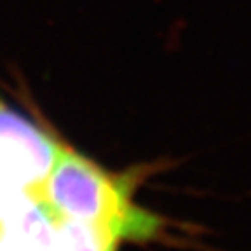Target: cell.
<instances>
[{
  "mask_svg": "<svg viewBox=\"0 0 251 251\" xmlns=\"http://www.w3.org/2000/svg\"><path fill=\"white\" fill-rule=\"evenodd\" d=\"M37 197L56 216L101 225L122 237H152L161 222L134 206L122 181L86 157L61 149Z\"/></svg>",
  "mask_w": 251,
  "mask_h": 251,
  "instance_id": "1",
  "label": "cell"
},
{
  "mask_svg": "<svg viewBox=\"0 0 251 251\" xmlns=\"http://www.w3.org/2000/svg\"><path fill=\"white\" fill-rule=\"evenodd\" d=\"M63 147L33 122L0 105V218L23 196H37Z\"/></svg>",
  "mask_w": 251,
  "mask_h": 251,
  "instance_id": "2",
  "label": "cell"
},
{
  "mask_svg": "<svg viewBox=\"0 0 251 251\" xmlns=\"http://www.w3.org/2000/svg\"><path fill=\"white\" fill-rule=\"evenodd\" d=\"M119 235L101 225L54 215L51 232L40 251H114Z\"/></svg>",
  "mask_w": 251,
  "mask_h": 251,
  "instance_id": "3",
  "label": "cell"
}]
</instances>
